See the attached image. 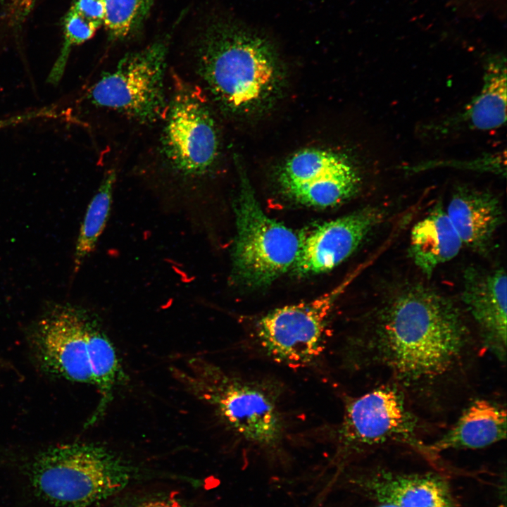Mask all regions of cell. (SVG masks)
<instances>
[{"label": "cell", "instance_id": "6da1fadb", "mask_svg": "<svg viewBox=\"0 0 507 507\" xmlns=\"http://www.w3.org/2000/svg\"><path fill=\"white\" fill-rule=\"evenodd\" d=\"M472 342L465 318L450 298L411 284L384 301L351 345L365 367L387 372L404 394L424 398L434 396L462 368Z\"/></svg>", "mask_w": 507, "mask_h": 507}, {"label": "cell", "instance_id": "7a4b0ae2", "mask_svg": "<svg viewBox=\"0 0 507 507\" xmlns=\"http://www.w3.org/2000/svg\"><path fill=\"white\" fill-rule=\"evenodd\" d=\"M198 70L214 99L232 112H248L274 96L280 68L270 44L236 23L210 25L198 49Z\"/></svg>", "mask_w": 507, "mask_h": 507}, {"label": "cell", "instance_id": "3957f363", "mask_svg": "<svg viewBox=\"0 0 507 507\" xmlns=\"http://www.w3.org/2000/svg\"><path fill=\"white\" fill-rule=\"evenodd\" d=\"M136 467L111 450L73 442L39 452L28 468L35 492L56 506L88 507L122 492L136 479Z\"/></svg>", "mask_w": 507, "mask_h": 507}, {"label": "cell", "instance_id": "277c9868", "mask_svg": "<svg viewBox=\"0 0 507 507\" xmlns=\"http://www.w3.org/2000/svg\"><path fill=\"white\" fill-rule=\"evenodd\" d=\"M170 370L189 393L209 405L244 441L267 448L281 442L284 418L277 400L265 387L233 376L200 356Z\"/></svg>", "mask_w": 507, "mask_h": 507}, {"label": "cell", "instance_id": "5b68a950", "mask_svg": "<svg viewBox=\"0 0 507 507\" xmlns=\"http://www.w3.org/2000/svg\"><path fill=\"white\" fill-rule=\"evenodd\" d=\"M239 170L233 273L238 281L249 287H264L294 265L301 239L292 230L265 214L243 168Z\"/></svg>", "mask_w": 507, "mask_h": 507}, {"label": "cell", "instance_id": "8992f818", "mask_svg": "<svg viewBox=\"0 0 507 507\" xmlns=\"http://www.w3.org/2000/svg\"><path fill=\"white\" fill-rule=\"evenodd\" d=\"M167 53V44L158 41L125 55L92 87V103L141 123L161 118L168 106L163 82Z\"/></svg>", "mask_w": 507, "mask_h": 507}, {"label": "cell", "instance_id": "52a82bcc", "mask_svg": "<svg viewBox=\"0 0 507 507\" xmlns=\"http://www.w3.org/2000/svg\"><path fill=\"white\" fill-rule=\"evenodd\" d=\"M351 277L327 292L308 301L270 311L256 323L261 347L277 362L302 366L315 361L325 348L327 323L335 302Z\"/></svg>", "mask_w": 507, "mask_h": 507}, {"label": "cell", "instance_id": "ba28073f", "mask_svg": "<svg viewBox=\"0 0 507 507\" xmlns=\"http://www.w3.org/2000/svg\"><path fill=\"white\" fill-rule=\"evenodd\" d=\"M161 152L169 165L186 177H197L213 166L219 153L214 119L196 89L177 80L165 112Z\"/></svg>", "mask_w": 507, "mask_h": 507}, {"label": "cell", "instance_id": "9c48e42d", "mask_svg": "<svg viewBox=\"0 0 507 507\" xmlns=\"http://www.w3.org/2000/svg\"><path fill=\"white\" fill-rule=\"evenodd\" d=\"M417 417L406 405L403 392L384 384L346 401L338 437L349 449L390 443L410 445L427 453L419 440Z\"/></svg>", "mask_w": 507, "mask_h": 507}, {"label": "cell", "instance_id": "30bf717a", "mask_svg": "<svg viewBox=\"0 0 507 507\" xmlns=\"http://www.w3.org/2000/svg\"><path fill=\"white\" fill-rule=\"evenodd\" d=\"M279 182L297 202L315 207L338 205L359 191L361 179L345 154L308 148L292 155L282 165Z\"/></svg>", "mask_w": 507, "mask_h": 507}, {"label": "cell", "instance_id": "8fae6325", "mask_svg": "<svg viewBox=\"0 0 507 507\" xmlns=\"http://www.w3.org/2000/svg\"><path fill=\"white\" fill-rule=\"evenodd\" d=\"M89 320L65 308L44 318L30 337L38 365L46 373L71 382L93 384L88 347Z\"/></svg>", "mask_w": 507, "mask_h": 507}, {"label": "cell", "instance_id": "7c38bea8", "mask_svg": "<svg viewBox=\"0 0 507 507\" xmlns=\"http://www.w3.org/2000/svg\"><path fill=\"white\" fill-rule=\"evenodd\" d=\"M385 216L383 208L370 206L318 227L301 240L293 265L295 273L308 275L333 269L358 248Z\"/></svg>", "mask_w": 507, "mask_h": 507}, {"label": "cell", "instance_id": "4fadbf2b", "mask_svg": "<svg viewBox=\"0 0 507 507\" xmlns=\"http://www.w3.org/2000/svg\"><path fill=\"white\" fill-rule=\"evenodd\" d=\"M506 273L468 268L463 277L461 299L478 327L482 343L499 360L506 355Z\"/></svg>", "mask_w": 507, "mask_h": 507}, {"label": "cell", "instance_id": "5bb4252c", "mask_svg": "<svg viewBox=\"0 0 507 507\" xmlns=\"http://www.w3.org/2000/svg\"><path fill=\"white\" fill-rule=\"evenodd\" d=\"M506 59L502 54L485 61L480 92L461 111L422 127L424 135L441 137L462 130H491L506 123Z\"/></svg>", "mask_w": 507, "mask_h": 507}, {"label": "cell", "instance_id": "9a60e30c", "mask_svg": "<svg viewBox=\"0 0 507 507\" xmlns=\"http://www.w3.org/2000/svg\"><path fill=\"white\" fill-rule=\"evenodd\" d=\"M445 211L463 246L480 255L490 252L496 232L504 222L501 204L494 193L456 186Z\"/></svg>", "mask_w": 507, "mask_h": 507}, {"label": "cell", "instance_id": "2e32d148", "mask_svg": "<svg viewBox=\"0 0 507 507\" xmlns=\"http://www.w3.org/2000/svg\"><path fill=\"white\" fill-rule=\"evenodd\" d=\"M378 503L395 507H453L445 482L434 474H402L382 470L359 484Z\"/></svg>", "mask_w": 507, "mask_h": 507}, {"label": "cell", "instance_id": "e0dca14e", "mask_svg": "<svg viewBox=\"0 0 507 507\" xmlns=\"http://www.w3.org/2000/svg\"><path fill=\"white\" fill-rule=\"evenodd\" d=\"M506 411L486 399L472 402L456 423L427 446L429 456L449 449H477L506 437Z\"/></svg>", "mask_w": 507, "mask_h": 507}, {"label": "cell", "instance_id": "ac0fdd59", "mask_svg": "<svg viewBox=\"0 0 507 507\" xmlns=\"http://www.w3.org/2000/svg\"><path fill=\"white\" fill-rule=\"evenodd\" d=\"M462 242L441 202L411 229L408 255L417 268L430 277L440 265L455 258Z\"/></svg>", "mask_w": 507, "mask_h": 507}, {"label": "cell", "instance_id": "d6986e66", "mask_svg": "<svg viewBox=\"0 0 507 507\" xmlns=\"http://www.w3.org/2000/svg\"><path fill=\"white\" fill-rule=\"evenodd\" d=\"M88 347L93 384L100 395V402L89 424L94 423L107 408L115 387L123 378L117 353L106 335L94 323H88Z\"/></svg>", "mask_w": 507, "mask_h": 507}, {"label": "cell", "instance_id": "ffe728a7", "mask_svg": "<svg viewBox=\"0 0 507 507\" xmlns=\"http://www.w3.org/2000/svg\"><path fill=\"white\" fill-rule=\"evenodd\" d=\"M116 180L114 170L107 172L89 202L81 225L74 253V270L77 271L94 251L108 220L113 189Z\"/></svg>", "mask_w": 507, "mask_h": 507}, {"label": "cell", "instance_id": "44dd1931", "mask_svg": "<svg viewBox=\"0 0 507 507\" xmlns=\"http://www.w3.org/2000/svg\"><path fill=\"white\" fill-rule=\"evenodd\" d=\"M155 0H104V25L112 40L135 33L146 18Z\"/></svg>", "mask_w": 507, "mask_h": 507}, {"label": "cell", "instance_id": "7402d4cb", "mask_svg": "<svg viewBox=\"0 0 507 507\" xmlns=\"http://www.w3.org/2000/svg\"><path fill=\"white\" fill-rule=\"evenodd\" d=\"M63 27L64 37L63 46L47 80L53 84H57L61 80L72 47L90 39L100 27L70 7L63 18Z\"/></svg>", "mask_w": 507, "mask_h": 507}, {"label": "cell", "instance_id": "603a6c76", "mask_svg": "<svg viewBox=\"0 0 507 507\" xmlns=\"http://www.w3.org/2000/svg\"><path fill=\"white\" fill-rule=\"evenodd\" d=\"M503 153L486 154L479 158L468 161V163H453L451 161H433L424 163L407 167L406 170L411 173H417L428 168L439 166H449L460 168L471 169L479 172L494 173L501 176L506 175V156L502 157Z\"/></svg>", "mask_w": 507, "mask_h": 507}, {"label": "cell", "instance_id": "cb8c5ba5", "mask_svg": "<svg viewBox=\"0 0 507 507\" xmlns=\"http://www.w3.org/2000/svg\"><path fill=\"white\" fill-rule=\"evenodd\" d=\"M132 496L122 499L115 507H194L175 494L159 492Z\"/></svg>", "mask_w": 507, "mask_h": 507}, {"label": "cell", "instance_id": "d4e9b609", "mask_svg": "<svg viewBox=\"0 0 507 507\" xmlns=\"http://www.w3.org/2000/svg\"><path fill=\"white\" fill-rule=\"evenodd\" d=\"M39 0H4L8 25L18 28L25 21Z\"/></svg>", "mask_w": 507, "mask_h": 507}, {"label": "cell", "instance_id": "484cf974", "mask_svg": "<svg viewBox=\"0 0 507 507\" xmlns=\"http://www.w3.org/2000/svg\"><path fill=\"white\" fill-rule=\"evenodd\" d=\"M71 8L99 27L104 24L105 17L104 0H75Z\"/></svg>", "mask_w": 507, "mask_h": 507}, {"label": "cell", "instance_id": "4316f807", "mask_svg": "<svg viewBox=\"0 0 507 507\" xmlns=\"http://www.w3.org/2000/svg\"><path fill=\"white\" fill-rule=\"evenodd\" d=\"M36 118V113L35 112L29 113L25 115H17L11 118L0 120V129L9 126L11 125H15L24 122L30 118Z\"/></svg>", "mask_w": 507, "mask_h": 507}, {"label": "cell", "instance_id": "83f0119b", "mask_svg": "<svg viewBox=\"0 0 507 507\" xmlns=\"http://www.w3.org/2000/svg\"><path fill=\"white\" fill-rule=\"evenodd\" d=\"M374 507H395L394 506L387 503H378V504Z\"/></svg>", "mask_w": 507, "mask_h": 507}]
</instances>
